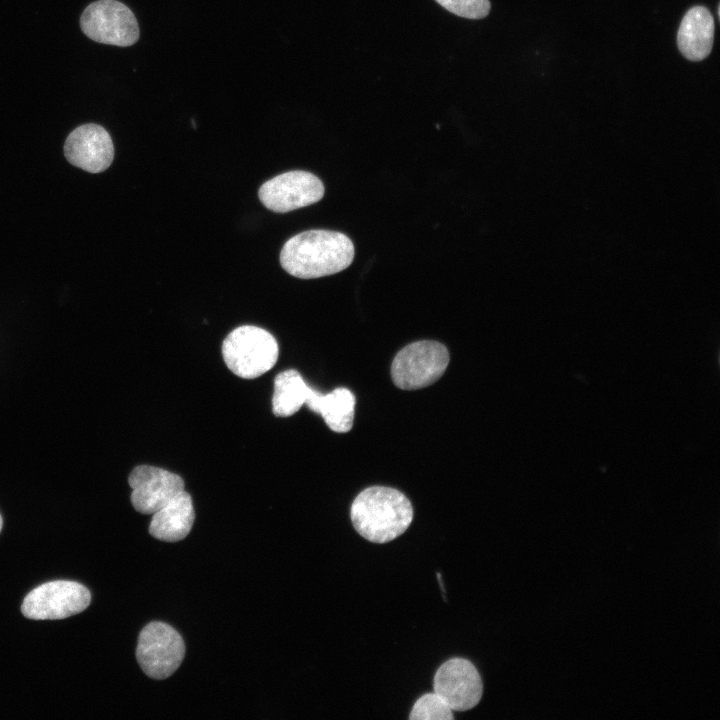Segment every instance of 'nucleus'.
Segmentation results:
<instances>
[{"label": "nucleus", "mask_w": 720, "mask_h": 720, "mask_svg": "<svg viewBox=\"0 0 720 720\" xmlns=\"http://www.w3.org/2000/svg\"><path fill=\"white\" fill-rule=\"evenodd\" d=\"M354 245L345 234L330 230L301 232L283 245L280 264L290 275L314 279L346 269L354 259Z\"/></svg>", "instance_id": "nucleus-1"}, {"label": "nucleus", "mask_w": 720, "mask_h": 720, "mask_svg": "<svg viewBox=\"0 0 720 720\" xmlns=\"http://www.w3.org/2000/svg\"><path fill=\"white\" fill-rule=\"evenodd\" d=\"M350 517L360 536L382 544L396 539L408 529L413 519V507L399 490L371 486L353 500Z\"/></svg>", "instance_id": "nucleus-2"}, {"label": "nucleus", "mask_w": 720, "mask_h": 720, "mask_svg": "<svg viewBox=\"0 0 720 720\" xmlns=\"http://www.w3.org/2000/svg\"><path fill=\"white\" fill-rule=\"evenodd\" d=\"M279 347L267 330L244 325L231 331L223 341L222 356L226 366L244 379L257 378L276 363Z\"/></svg>", "instance_id": "nucleus-3"}, {"label": "nucleus", "mask_w": 720, "mask_h": 720, "mask_svg": "<svg viewBox=\"0 0 720 720\" xmlns=\"http://www.w3.org/2000/svg\"><path fill=\"white\" fill-rule=\"evenodd\" d=\"M449 364L447 348L437 341L422 340L408 344L394 357L391 377L404 390L427 387L436 382Z\"/></svg>", "instance_id": "nucleus-4"}, {"label": "nucleus", "mask_w": 720, "mask_h": 720, "mask_svg": "<svg viewBox=\"0 0 720 720\" xmlns=\"http://www.w3.org/2000/svg\"><path fill=\"white\" fill-rule=\"evenodd\" d=\"M184 655L183 638L169 624L151 622L138 636L136 658L150 678L163 680L171 676L179 668Z\"/></svg>", "instance_id": "nucleus-5"}, {"label": "nucleus", "mask_w": 720, "mask_h": 720, "mask_svg": "<svg viewBox=\"0 0 720 720\" xmlns=\"http://www.w3.org/2000/svg\"><path fill=\"white\" fill-rule=\"evenodd\" d=\"M80 27L91 40L127 47L140 36L132 10L117 0H98L89 4L80 17Z\"/></svg>", "instance_id": "nucleus-6"}, {"label": "nucleus", "mask_w": 720, "mask_h": 720, "mask_svg": "<svg viewBox=\"0 0 720 720\" xmlns=\"http://www.w3.org/2000/svg\"><path fill=\"white\" fill-rule=\"evenodd\" d=\"M90 602L91 593L84 585L55 580L32 589L25 596L21 611L32 620H58L84 611Z\"/></svg>", "instance_id": "nucleus-7"}, {"label": "nucleus", "mask_w": 720, "mask_h": 720, "mask_svg": "<svg viewBox=\"0 0 720 720\" xmlns=\"http://www.w3.org/2000/svg\"><path fill=\"white\" fill-rule=\"evenodd\" d=\"M324 185L314 174L293 170L266 181L258 191L261 203L269 210L286 213L320 201Z\"/></svg>", "instance_id": "nucleus-8"}, {"label": "nucleus", "mask_w": 720, "mask_h": 720, "mask_svg": "<svg viewBox=\"0 0 720 720\" xmlns=\"http://www.w3.org/2000/svg\"><path fill=\"white\" fill-rule=\"evenodd\" d=\"M434 692L455 711H466L481 700L483 684L475 665L464 658H451L434 675Z\"/></svg>", "instance_id": "nucleus-9"}, {"label": "nucleus", "mask_w": 720, "mask_h": 720, "mask_svg": "<svg viewBox=\"0 0 720 720\" xmlns=\"http://www.w3.org/2000/svg\"><path fill=\"white\" fill-rule=\"evenodd\" d=\"M132 488L131 503L142 514H153L184 490V480L168 470L150 466H136L129 475Z\"/></svg>", "instance_id": "nucleus-10"}, {"label": "nucleus", "mask_w": 720, "mask_h": 720, "mask_svg": "<svg viewBox=\"0 0 720 720\" xmlns=\"http://www.w3.org/2000/svg\"><path fill=\"white\" fill-rule=\"evenodd\" d=\"M66 159L75 167L89 173L106 170L114 158L111 136L105 128L87 123L75 128L64 143Z\"/></svg>", "instance_id": "nucleus-11"}, {"label": "nucleus", "mask_w": 720, "mask_h": 720, "mask_svg": "<svg viewBox=\"0 0 720 720\" xmlns=\"http://www.w3.org/2000/svg\"><path fill=\"white\" fill-rule=\"evenodd\" d=\"M194 519L192 498L183 490L152 514L149 533L161 541L177 542L189 534Z\"/></svg>", "instance_id": "nucleus-12"}, {"label": "nucleus", "mask_w": 720, "mask_h": 720, "mask_svg": "<svg viewBox=\"0 0 720 720\" xmlns=\"http://www.w3.org/2000/svg\"><path fill=\"white\" fill-rule=\"evenodd\" d=\"M714 38V19L703 6H695L683 17L677 44L682 55L691 61H701L711 52Z\"/></svg>", "instance_id": "nucleus-13"}, {"label": "nucleus", "mask_w": 720, "mask_h": 720, "mask_svg": "<svg viewBox=\"0 0 720 720\" xmlns=\"http://www.w3.org/2000/svg\"><path fill=\"white\" fill-rule=\"evenodd\" d=\"M355 396L345 387L322 394L311 389L305 402L308 408L318 413L334 432L346 433L353 427Z\"/></svg>", "instance_id": "nucleus-14"}, {"label": "nucleus", "mask_w": 720, "mask_h": 720, "mask_svg": "<svg viewBox=\"0 0 720 720\" xmlns=\"http://www.w3.org/2000/svg\"><path fill=\"white\" fill-rule=\"evenodd\" d=\"M312 387L294 369L279 373L274 380L272 410L276 416L295 414L306 402Z\"/></svg>", "instance_id": "nucleus-15"}, {"label": "nucleus", "mask_w": 720, "mask_h": 720, "mask_svg": "<svg viewBox=\"0 0 720 720\" xmlns=\"http://www.w3.org/2000/svg\"><path fill=\"white\" fill-rule=\"evenodd\" d=\"M452 709L435 692L416 700L409 715L411 720H452Z\"/></svg>", "instance_id": "nucleus-16"}, {"label": "nucleus", "mask_w": 720, "mask_h": 720, "mask_svg": "<svg viewBox=\"0 0 720 720\" xmlns=\"http://www.w3.org/2000/svg\"><path fill=\"white\" fill-rule=\"evenodd\" d=\"M449 12L464 18L481 19L490 11L489 0H436Z\"/></svg>", "instance_id": "nucleus-17"}, {"label": "nucleus", "mask_w": 720, "mask_h": 720, "mask_svg": "<svg viewBox=\"0 0 720 720\" xmlns=\"http://www.w3.org/2000/svg\"><path fill=\"white\" fill-rule=\"evenodd\" d=\"M2 526H3V520H2V516H1V514H0V532H1V530H2Z\"/></svg>", "instance_id": "nucleus-18"}]
</instances>
